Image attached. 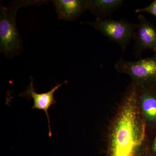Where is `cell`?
I'll use <instances>...</instances> for the list:
<instances>
[{
	"instance_id": "cell-3",
	"label": "cell",
	"mask_w": 156,
	"mask_h": 156,
	"mask_svg": "<svg viewBox=\"0 0 156 156\" xmlns=\"http://www.w3.org/2000/svg\"><path fill=\"white\" fill-rule=\"evenodd\" d=\"M81 23L99 30L109 40L119 44L123 51L134 40L137 26V24L131 23L125 19L115 20L111 18L100 17H97L95 21Z\"/></svg>"
},
{
	"instance_id": "cell-4",
	"label": "cell",
	"mask_w": 156,
	"mask_h": 156,
	"mask_svg": "<svg viewBox=\"0 0 156 156\" xmlns=\"http://www.w3.org/2000/svg\"><path fill=\"white\" fill-rule=\"evenodd\" d=\"M115 68L119 72L130 76L138 87L145 88L147 84L156 81V52L153 56L136 61L121 58Z\"/></svg>"
},
{
	"instance_id": "cell-11",
	"label": "cell",
	"mask_w": 156,
	"mask_h": 156,
	"mask_svg": "<svg viewBox=\"0 0 156 156\" xmlns=\"http://www.w3.org/2000/svg\"><path fill=\"white\" fill-rule=\"evenodd\" d=\"M150 152L151 156H156V137L153 145L150 150Z\"/></svg>"
},
{
	"instance_id": "cell-2",
	"label": "cell",
	"mask_w": 156,
	"mask_h": 156,
	"mask_svg": "<svg viewBox=\"0 0 156 156\" xmlns=\"http://www.w3.org/2000/svg\"><path fill=\"white\" fill-rule=\"evenodd\" d=\"M46 1H16L8 6L1 5L0 13V50L6 57L19 56L22 51V41L17 29L16 17L18 9L27 6L40 5Z\"/></svg>"
},
{
	"instance_id": "cell-7",
	"label": "cell",
	"mask_w": 156,
	"mask_h": 156,
	"mask_svg": "<svg viewBox=\"0 0 156 156\" xmlns=\"http://www.w3.org/2000/svg\"><path fill=\"white\" fill-rule=\"evenodd\" d=\"M53 5L58 18L72 21L89 10L90 0H54Z\"/></svg>"
},
{
	"instance_id": "cell-9",
	"label": "cell",
	"mask_w": 156,
	"mask_h": 156,
	"mask_svg": "<svg viewBox=\"0 0 156 156\" xmlns=\"http://www.w3.org/2000/svg\"><path fill=\"white\" fill-rule=\"evenodd\" d=\"M138 88L140 102L144 115L149 119H156V98L144 88Z\"/></svg>"
},
{
	"instance_id": "cell-10",
	"label": "cell",
	"mask_w": 156,
	"mask_h": 156,
	"mask_svg": "<svg viewBox=\"0 0 156 156\" xmlns=\"http://www.w3.org/2000/svg\"><path fill=\"white\" fill-rule=\"evenodd\" d=\"M135 12L136 13H147L153 15L156 17V0L154 1L149 5L143 8L136 9Z\"/></svg>"
},
{
	"instance_id": "cell-8",
	"label": "cell",
	"mask_w": 156,
	"mask_h": 156,
	"mask_svg": "<svg viewBox=\"0 0 156 156\" xmlns=\"http://www.w3.org/2000/svg\"><path fill=\"white\" fill-rule=\"evenodd\" d=\"M123 3L122 0H90L89 10L97 17L106 18Z\"/></svg>"
},
{
	"instance_id": "cell-1",
	"label": "cell",
	"mask_w": 156,
	"mask_h": 156,
	"mask_svg": "<svg viewBox=\"0 0 156 156\" xmlns=\"http://www.w3.org/2000/svg\"><path fill=\"white\" fill-rule=\"evenodd\" d=\"M139 103V88L133 83L113 125L107 156H151Z\"/></svg>"
},
{
	"instance_id": "cell-6",
	"label": "cell",
	"mask_w": 156,
	"mask_h": 156,
	"mask_svg": "<svg viewBox=\"0 0 156 156\" xmlns=\"http://www.w3.org/2000/svg\"><path fill=\"white\" fill-rule=\"evenodd\" d=\"M30 83L24 92L20 94V96L23 97L27 98L28 99H32L34 101V105L32 109L42 110L45 112L48 119V128H49V136H52V131L50 127V122L48 110L50 107L56 104V100L54 97L55 92L62 87V85L67 84L68 81H65L62 83L56 84L50 91L44 93H37L35 90L34 85L33 78L30 77Z\"/></svg>"
},
{
	"instance_id": "cell-5",
	"label": "cell",
	"mask_w": 156,
	"mask_h": 156,
	"mask_svg": "<svg viewBox=\"0 0 156 156\" xmlns=\"http://www.w3.org/2000/svg\"><path fill=\"white\" fill-rule=\"evenodd\" d=\"M134 37L135 41L134 53L136 58H139L147 50L156 52V27L142 14L138 17Z\"/></svg>"
}]
</instances>
